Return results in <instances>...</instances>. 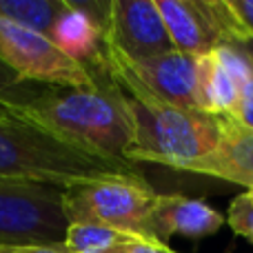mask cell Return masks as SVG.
Segmentation results:
<instances>
[{
  "mask_svg": "<svg viewBox=\"0 0 253 253\" xmlns=\"http://www.w3.org/2000/svg\"><path fill=\"white\" fill-rule=\"evenodd\" d=\"M133 236L98 222H69L65 247L69 253H120Z\"/></svg>",
  "mask_w": 253,
  "mask_h": 253,
  "instance_id": "14",
  "label": "cell"
},
{
  "mask_svg": "<svg viewBox=\"0 0 253 253\" xmlns=\"http://www.w3.org/2000/svg\"><path fill=\"white\" fill-rule=\"evenodd\" d=\"M22 87H25V83L0 60V105H4L9 109V105L22 93Z\"/></svg>",
  "mask_w": 253,
  "mask_h": 253,
  "instance_id": "17",
  "label": "cell"
},
{
  "mask_svg": "<svg viewBox=\"0 0 253 253\" xmlns=\"http://www.w3.org/2000/svg\"><path fill=\"white\" fill-rule=\"evenodd\" d=\"M105 42L109 56L129 62L175 51L156 0H109Z\"/></svg>",
  "mask_w": 253,
  "mask_h": 253,
  "instance_id": "9",
  "label": "cell"
},
{
  "mask_svg": "<svg viewBox=\"0 0 253 253\" xmlns=\"http://www.w3.org/2000/svg\"><path fill=\"white\" fill-rule=\"evenodd\" d=\"M240 87L215 51L198 58V109L215 118H233Z\"/></svg>",
  "mask_w": 253,
  "mask_h": 253,
  "instance_id": "13",
  "label": "cell"
},
{
  "mask_svg": "<svg viewBox=\"0 0 253 253\" xmlns=\"http://www.w3.org/2000/svg\"><path fill=\"white\" fill-rule=\"evenodd\" d=\"M227 224L236 236H242L253 242V200L247 191L231 200L227 211Z\"/></svg>",
  "mask_w": 253,
  "mask_h": 253,
  "instance_id": "16",
  "label": "cell"
},
{
  "mask_svg": "<svg viewBox=\"0 0 253 253\" xmlns=\"http://www.w3.org/2000/svg\"><path fill=\"white\" fill-rule=\"evenodd\" d=\"M7 114H11V111H9L7 107H2V105H0V118H2V116H7Z\"/></svg>",
  "mask_w": 253,
  "mask_h": 253,
  "instance_id": "23",
  "label": "cell"
},
{
  "mask_svg": "<svg viewBox=\"0 0 253 253\" xmlns=\"http://www.w3.org/2000/svg\"><path fill=\"white\" fill-rule=\"evenodd\" d=\"M247 193H249V196H251V200H253V187L249 189V191H247Z\"/></svg>",
  "mask_w": 253,
  "mask_h": 253,
  "instance_id": "24",
  "label": "cell"
},
{
  "mask_svg": "<svg viewBox=\"0 0 253 253\" xmlns=\"http://www.w3.org/2000/svg\"><path fill=\"white\" fill-rule=\"evenodd\" d=\"M107 62L111 78L133 100L198 109V58L171 51L149 60L129 62L107 53Z\"/></svg>",
  "mask_w": 253,
  "mask_h": 253,
  "instance_id": "7",
  "label": "cell"
},
{
  "mask_svg": "<svg viewBox=\"0 0 253 253\" xmlns=\"http://www.w3.org/2000/svg\"><path fill=\"white\" fill-rule=\"evenodd\" d=\"M135 133L126 160L156 162L189 171L220 142V118L200 109H178L151 100H133Z\"/></svg>",
  "mask_w": 253,
  "mask_h": 253,
  "instance_id": "3",
  "label": "cell"
},
{
  "mask_svg": "<svg viewBox=\"0 0 253 253\" xmlns=\"http://www.w3.org/2000/svg\"><path fill=\"white\" fill-rule=\"evenodd\" d=\"M0 253H69L65 245H18L0 247Z\"/></svg>",
  "mask_w": 253,
  "mask_h": 253,
  "instance_id": "20",
  "label": "cell"
},
{
  "mask_svg": "<svg viewBox=\"0 0 253 253\" xmlns=\"http://www.w3.org/2000/svg\"><path fill=\"white\" fill-rule=\"evenodd\" d=\"M9 109L84 151L129 162L126 153L135 133L133 107L111 74L98 78L91 89L47 87L36 93L22 89Z\"/></svg>",
  "mask_w": 253,
  "mask_h": 253,
  "instance_id": "1",
  "label": "cell"
},
{
  "mask_svg": "<svg viewBox=\"0 0 253 253\" xmlns=\"http://www.w3.org/2000/svg\"><path fill=\"white\" fill-rule=\"evenodd\" d=\"M191 173L242 184L247 191L253 187V129L236 118H220V142Z\"/></svg>",
  "mask_w": 253,
  "mask_h": 253,
  "instance_id": "12",
  "label": "cell"
},
{
  "mask_svg": "<svg viewBox=\"0 0 253 253\" xmlns=\"http://www.w3.org/2000/svg\"><path fill=\"white\" fill-rule=\"evenodd\" d=\"M65 189L0 178V247L65 245Z\"/></svg>",
  "mask_w": 253,
  "mask_h": 253,
  "instance_id": "5",
  "label": "cell"
},
{
  "mask_svg": "<svg viewBox=\"0 0 253 253\" xmlns=\"http://www.w3.org/2000/svg\"><path fill=\"white\" fill-rule=\"evenodd\" d=\"M158 191L142 173H116L65 189L69 222H98L133 238H151V213Z\"/></svg>",
  "mask_w": 253,
  "mask_h": 253,
  "instance_id": "4",
  "label": "cell"
},
{
  "mask_svg": "<svg viewBox=\"0 0 253 253\" xmlns=\"http://www.w3.org/2000/svg\"><path fill=\"white\" fill-rule=\"evenodd\" d=\"M233 9L238 11V16L242 18V22L247 25V29L253 36V0H231Z\"/></svg>",
  "mask_w": 253,
  "mask_h": 253,
  "instance_id": "21",
  "label": "cell"
},
{
  "mask_svg": "<svg viewBox=\"0 0 253 253\" xmlns=\"http://www.w3.org/2000/svg\"><path fill=\"white\" fill-rule=\"evenodd\" d=\"M120 253H178L173 251L167 242L151 240V238H131L123 247Z\"/></svg>",
  "mask_w": 253,
  "mask_h": 253,
  "instance_id": "19",
  "label": "cell"
},
{
  "mask_svg": "<svg viewBox=\"0 0 253 253\" xmlns=\"http://www.w3.org/2000/svg\"><path fill=\"white\" fill-rule=\"evenodd\" d=\"M224 222L227 218L205 200L182 193H158L151 213V233L153 240L160 242H167L173 236L202 240L215 236Z\"/></svg>",
  "mask_w": 253,
  "mask_h": 253,
  "instance_id": "11",
  "label": "cell"
},
{
  "mask_svg": "<svg viewBox=\"0 0 253 253\" xmlns=\"http://www.w3.org/2000/svg\"><path fill=\"white\" fill-rule=\"evenodd\" d=\"M65 7L67 0H0V20L16 22L49 36Z\"/></svg>",
  "mask_w": 253,
  "mask_h": 253,
  "instance_id": "15",
  "label": "cell"
},
{
  "mask_svg": "<svg viewBox=\"0 0 253 253\" xmlns=\"http://www.w3.org/2000/svg\"><path fill=\"white\" fill-rule=\"evenodd\" d=\"M175 51L200 58L224 44L249 42L251 31L231 0H156Z\"/></svg>",
  "mask_w": 253,
  "mask_h": 253,
  "instance_id": "6",
  "label": "cell"
},
{
  "mask_svg": "<svg viewBox=\"0 0 253 253\" xmlns=\"http://www.w3.org/2000/svg\"><path fill=\"white\" fill-rule=\"evenodd\" d=\"M0 60L22 80L47 87L91 89L96 78L51 42L47 34L0 20Z\"/></svg>",
  "mask_w": 253,
  "mask_h": 253,
  "instance_id": "8",
  "label": "cell"
},
{
  "mask_svg": "<svg viewBox=\"0 0 253 253\" xmlns=\"http://www.w3.org/2000/svg\"><path fill=\"white\" fill-rule=\"evenodd\" d=\"M233 118L240 125L253 129V76L240 84V98H238V109Z\"/></svg>",
  "mask_w": 253,
  "mask_h": 253,
  "instance_id": "18",
  "label": "cell"
},
{
  "mask_svg": "<svg viewBox=\"0 0 253 253\" xmlns=\"http://www.w3.org/2000/svg\"><path fill=\"white\" fill-rule=\"evenodd\" d=\"M242 49H245V51H247V56H249V58H251V62H253V38L249 40V42H245V44H242Z\"/></svg>",
  "mask_w": 253,
  "mask_h": 253,
  "instance_id": "22",
  "label": "cell"
},
{
  "mask_svg": "<svg viewBox=\"0 0 253 253\" xmlns=\"http://www.w3.org/2000/svg\"><path fill=\"white\" fill-rule=\"evenodd\" d=\"M109 2H76L67 0L65 11L49 31L51 42L65 56L83 65L96 78L109 76L105 42V20Z\"/></svg>",
  "mask_w": 253,
  "mask_h": 253,
  "instance_id": "10",
  "label": "cell"
},
{
  "mask_svg": "<svg viewBox=\"0 0 253 253\" xmlns=\"http://www.w3.org/2000/svg\"><path fill=\"white\" fill-rule=\"evenodd\" d=\"M116 173L140 171L133 162L84 151L13 111L0 118V178L67 189Z\"/></svg>",
  "mask_w": 253,
  "mask_h": 253,
  "instance_id": "2",
  "label": "cell"
}]
</instances>
